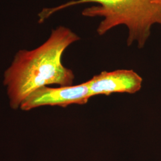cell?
I'll use <instances>...</instances> for the list:
<instances>
[{"label": "cell", "instance_id": "obj_3", "mask_svg": "<svg viewBox=\"0 0 161 161\" xmlns=\"http://www.w3.org/2000/svg\"><path fill=\"white\" fill-rule=\"evenodd\" d=\"M86 82L80 85L52 88L45 86L32 92L20 106L24 111H29L44 106L67 107L70 104H84L90 98Z\"/></svg>", "mask_w": 161, "mask_h": 161}, {"label": "cell", "instance_id": "obj_4", "mask_svg": "<svg viewBox=\"0 0 161 161\" xmlns=\"http://www.w3.org/2000/svg\"><path fill=\"white\" fill-rule=\"evenodd\" d=\"M143 80L132 70L103 71L86 81L91 97L104 94L109 96L115 92L134 94L142 87Z\"/></svg>", "mask_w": 161, "mask_h": 161}, {"label": "cell", "instance_id": "obj_2", "mask_svg": "<svg viewBox=\"0 0 161 161\" xmlns=\"http://www.w3.org/2000/svg\"><path fill=\"white\" fill-rule=\"evenodd\" d=\"M96 3L85 8L82 14L86 17H102L98 26V34L103 35L118 25H125L128 29L127 45L136 41L138 47L144 46L154 24L161 26V0H74L52 8H44L39 13L42 23L54 13L71 6Z\"/></svg>", "mask_w": 161, "mask_h": 161}, {"label": "cell", "instance_id": "obj_1", "mask_svg": "<svg viewBox=\"0 0 161 161\" xmlns=\"http://www.w3.org/2000/svg\"><path fill=\"white\" fill-rule=\"evenodd\" d=\"M80 38L60 26L52 30L48 40L32 50H20L4 73V85L11 108L16 110L26 98L43 86H72L75 76L62 62L64 52Z\"/></svg>", "mask_w": 161, "mask_h": 161}]
</instances>
